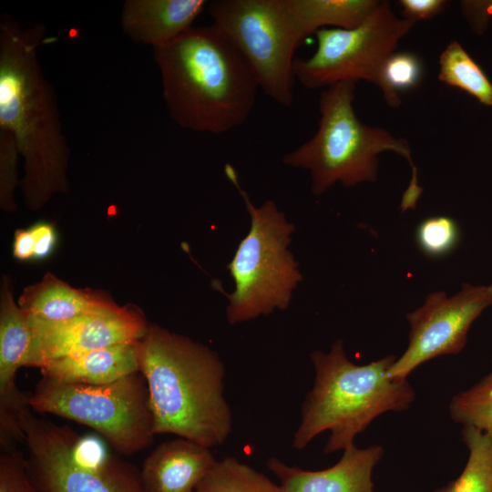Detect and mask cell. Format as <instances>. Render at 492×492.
<instances>
[{
    "mask_svg": "<svg viewBox=\"0 0 492 492\" xmlns=\"http://www.w3.org/2000/svg\"><path fill=\"white\" fill-rule=\"evenodd\" d=\"M31 339L27 315L14 299L11 279L3 275L0 290L1 448L14 447L16 441L23 440L18 415L29 406L28 395L16 386L15 374L25 366Z\"/></svg>",
    "mask_w": 492,
    "mask_h": 492,
    "instance_id": "13",
    "label": "cell"
},
{
    "mask_svg": "<svg viewBox=\"0 0 492 492\" xmlns=\"http://www.w3.org/2000/svg\"><path fill=\"white\" fill-rule=\"evenodd\" d=\"M462 14L476 34H482L492 18V1H462Z\"/></svg>",
    "mask_w": 492,
    "mask_h": 492,
    "instance_id": "28",
    "label": "cell"
},
{
    "mask_svg": "<svg viewBox=\"0 0 492 492\" xmlns=\"http://www.w3.org/2000/svg\"><path fill=\"white\" fill-rule=\"evenodd\" d=\"M0 492H37L28 471L26 457L15 447L1 449Z\"/></svg>",
    "mask_w": 492,
    "mask_h": 492,
    "instance_id": "27",
    "label": "cell"
},
{
    "mask_svg": "<svg viewBox=\"0 0 492 492\" xmlns=\"http://www.w3.org/2000/svg\"><path fill=\"white\" fill-rule=\"evenodd\" d=\"M216 461L209 447L179 437L152 450L140 477L146 492H194Z\"/></svg>",
    "mask_w": 492,
    "mask_h": 492,
    "instance_id": "15",
    "label": "cell"
},
{
    "mask_svg": "<svg viewBox=\"0 0 492 492\" xmlns=\"http://www.w3.org/2000/svg\"><path fill=\"white\" fill-rule=\"evenodd\" d=\"M20 152L15 137L0 129V208L5 212L16 208L14 193L18 185L17 164Z\"/></svg>",
    "mask_w": 492,
    "mask_h": 492,
    "instance_id": "25",
    "label": "cell"
},
{
    "mask_svg": "<svg viewBox=\"0 0 492 492\" xmlns=\"http://www.w3.org/2000/svg\"><path fill=\"white\" fill-rule=\"evenodd\" d=\"M377 0H285L293 26L304 40L318 30L352 29L359 26L370 15Z\"/></svg>",
    "mask_w": 492,
    "mask_h": 492,
    "instance_id": "19",
    "label": "cell"
},
{
    "mask_svg": "<svg viewBox=\"0 0 492 492\" xmlns=\"http://www.w3.org/2000/svg\"><path fill=\"white\" fill-rule=\"evenodd\" d=\"M310 357L315 377L293 436L295 449L305 448L316 436L330 431L323 453L344 451L375 417L388 411L405 410L415 400L407 380L388 375L395 355L358 365L347 358L343 341L338 340L329 353L315 350Z\"/></svg>",
    "mask_w": 492,
    "mask_h": 492,
    "instance_id": "4",
    "label": "cell"
},
{
    "mask_svg": "<svg viewBox=\"0 0 492 492\" xmlns=\"http://www.w3.org/2000/svg\"><path fill=\"white\" fill-rule=\"evenodd\" d=\"M28 405L37 413L91 427L120 455L138 453L154 440L149 390L140 372L100 384L42 376L28 395Z\"/></svg>",
    "mask_w": 492,
    "mask_h": 492,
    "instance_id": "8",
    "label": "cell"
},
{
    "mask_svg": "<svg viewBox=\"0 0 492 492\" xmlns=\"http://www.w3.org/2000/svg\"><path fill=\"white\" fill-rule=\"evenodd\" d=\"M35 238L30 229H18L15 232L13 255L19 261L34 259Z\"/></svg>",
    "mask_w": 492,
    "mask_h": 492,
    "instance_id": "31",
    "label": "cell"
},
{
    "mask_svg": "<svg viewBox=\"0 0 492 492\" xmlns=\"http://www.w3.org/2000/svg\"><path fill=\"white\" fill-rule=\"evenodd\" d=\"M35 238L34 259L43 260L53 251L56 234L55 228L48 222H38L31 227Z\"/></svg>",
    "mask_w": 492,
    "mask_h": 492,
    "instance_id": "30",
    "label": "cell"
},
{
    "mask_svg": "<svg viewBox=\"0 0 492 492\" xmlns=\"http://www.w3.org/2000/svg\"><path fill=\"white\" fill-rule=\"evenodd\" d=\"M383 74L388 89L398 95L399 90L413 88L419 83L422 64L412 53H393L384 64Z\"/></svg>",
    "mask_w": 492,
    "mask_h": 492,
    "instance_id": "26",
    "label": "cell"
},
{
    "mask_svg": "<svg viewBox=\"0 0 492 492\" xmlns=\"http://www.w3.org/2000/svg\"><path fill=\"white\" fill-rule=\"evenodd\" d=\"M224 171L241 196L251 218L250 231L227 265L235 288L231 294L224 292L229 301L226 315L230 323L236 324L267 315L275 309L285 310L302 275L288 249L293 224L271 200L261 207L254 206L231 165L227 164Z\"/></svg>",
    "mask_w": 492,
    "mask_h": 492,
    "instance_id": "6",
    "label": "cell"
},
{
    "mask_svg": "<svg viewBox=\"0 0 492 492\" xmlns=\"http://www.w3.org/2000/svg\"><path fill=\"white\" fill-rule=\"evenodd\" d=\"M459 238L456 222L447 216L426 218L415 231L417 246L423 253L433 258H440L453 251Z\"/></svg>",
    "mask_w": 492,
    "mask_h": 492,
    "instance_id": "24",
    "label": "cell"
},
{
    "mask_svg": "<svg viewBox=\"0 0 492 492\" xmlns=\"http://www.w3.org/2000/svg\"><path fill=\"white\" fill-rule=\"evenodd\" d=\"M438 78L471 95L479 103L492 107V83L457 41L450 42L441 53Z\"/></svg>",
    "mask_w": 492,
    "mask_h": 492,
    "instance_id": "20",
    "label": "cell"
},
{
    "mask_svg": "<svg viewBox=\"0 0 492 492\" xmlns=\"http://www.w3.org/2000/svg\"><path fill=\"white\" fill-rule=\"evenodd\" d=\"M206 5L205 0H127L121 26L133 42L155 48L190 29Z\"/></svg>",
    "mask_w": 492,
    "mask_h": 492,
    "instance_id": "16",
    "label": "cell"
},
{
    "mask_svg": "<svg viewBox=\"0 0 492 492\" xmlns=\"http://www.w3.org/2000/svg\"><path fill=\"white\" fill-rule=\"evenodd\" d=\"M141 340L77 355L54 359L39 367L41 375L63 382L108 384L140 370Z\"/></svg>",
    "mask_w": 492,
    "mask_h": 492,
    "instance_id": "17",
    "label": "cell"
},
{
    "mask_svg": "<svg viewBox=\"0 0 492 492\" xmlns=\"http://www.w3.org/2000/svg\"><path fill=\"white\" fill-rule=\"evenodd\" d=\"M356 83L343 81L326 87L319 97L320 119L314 135L300 147L284 155L285 165L307 169L312 178V192L322 195L336 182L353 187L377 179L378 155L395 152L410 164L413 176L405 192L408 198H419L407 140L396 138L384 128L371 127L356 116L353 102Z\"/></svg>",
    "mask_w": 492,
    "mask_h": 492,
    "instance_id": "5",
    "label": "cell"
},
{
    "mask_svg": "<svg viewBox=\"0 0 492 492\" xmlns=\"http://www.w3.org/2000/svg\"><path fill=\"white\" fill-rule=\"evenodd\" d=\"M27 318L32 339L25 366L38 368L54 359L141 340L149 325L134 305L116 304L63 322Z\"/></svg>",
    "mask_w": 492,
    "mask_h": 492,
    "instance_id": "12",
    "label": "cell"
},
{
    "mask_svg": "<svg viewBox=\"0 0 492 492\" xmlns=\"http://www.w3.org/2000/svg\"><path fill=\"white\" fill-rule=\"evenodd\" d=\"M116 304L101 292L72 287L50 272L26 287L18 299L28 316L47 322L70 320Z\"/></svg>",
    "mask_w": 492,
    "mask_h": 492,
    "instance_id": "18",
    "label": "cell"
},
{
    "mask_svg": "<svg viewBox=\"0 0 492 492\" xmlns=\"http://www.w3.org/2000/svg\"><path fill=\"white\" fill-rule=\"evenodd\" d=\"M45 32L42 25L23 27L9 14L0 18V129L15 138L24 159L20 187L32 210L69 190L70 149L56 91L36 55Z\"/></svg>",
    "mask_w": 492,
    "mask_h": 492,
    "instance_id": "1",
    "label": "cell"
},
{
    "mask_svg": "<svg viewBox=\"0 0 492 492\" xmlns=\"http://www.w3.org/2000/svg\"><path fill=\"white\" fill-rule=\"evenodd\" d=\"M194 492H283L262 473L234 457L217 460Z\"/></svg>",
    "mask_w": 492,
    "mask_h": 492,
    "instance_id": "22",
    "label": "cell"
},
{
    "mask_svg": "<svg viewBox=\"0 0 492 492\" xmlns=\"http://www.w3.org/2000/svg\"><path fill=\"white\" fill-rule=\"evenodd\" d=\"M383 456L378 445L366 448L354 445L335 465L323 470H303L276 457L268 459L267 466L279 478L283 492H374L372 472Z\"/></svg>",
    "mask_w": 492,
    "mask_h": 492,
    "instance_id": "14",
    "label": "cell"
},
{
    "mask_svg": "<svg viewBox=\"0 0 492 492\" xmlns=\"http://www.w3.org/2000/svg\"><path fill=\"white\" fill-rule=\"evenodd\" d=\"M492 305V284L463 283L456 294L444 292L427 295L424 304L406 314L409 343L388 371L395 380H407L418 365L433 358L458 354L466 343L468 330L483 311Z\"/></svg>",
    "mask_w": 492,
    "mask_h": 492,
    "instance_id": "11",
    "label": "cell"
},
{
    "mask_svg": "<svg viewBox=\"0 0 492 492\" xmlns=\"http://www.w3.org/2000/svg\"><path fill=\"white\" fill-rule=\"evenodd\" d=\"M415 25V21L398 17L388 1H380L355 28L318 30L315 52L308 58L295 57L294 77L312 89L364 80L381 89L389 107L397 108L401 99L388 89L384 67Z\"/></svg>",
    "mask_w": 492,
    "mask_h": 492,
    "instance_id": "9",
    "label": "cell"
},
{
    "mask_svg": "<svg viewBox=\"0 0 492 492\" xmlns=\"http://www.w3.org/2000/svg\"><path fill=\"white\" fill-rule=\"evenodd\" d=\"M462 438L469 456L460 476L436 492H492V435L464 426Z\"/></svg>",
    "mask_w": 492,
    "mask_h": 492,
    "instance_id": "21",
    "label": "cell"
},
{
    "mask_svg": "<svg viewBox=\"0 0 492 492\" xmlns=\"http://www.w3.org/2000/svg\"><path fill=\"white\" fill-rule=\"evenodd\" d=\"M154 433L173 434L209 448L232 429L223 395L225 367L218 354L190 338L149 323L140 344V370Z\"/></svg>",
    "mask_w": 492,
    "mask_h": 492,
    "instance_id": "2",
    "label": "cell"
},
{
    "mask_svg": "<svg viewBox=\"0 0 492 492\" xmlns=\"http://www.w3.org/2000/svg\"><path fill=\"white\" fill-rule=\"evenodd\" d=\"M172 120L195 132L222 134L246 121L258 85L229 40L212 25L192 26L153 48Z\"/></svg>",
    "mask_w": 492,
    "mask_h": 492,
    "instance_id": "3",
    "label": "cell"
},
{
    "mask_svg": "<svg viewBox=\"0 0 492 492\" xmlns=\"http://www.w3.org/2000/svg\"><path fill=\"white\" fill-rule=\"evenodd\" d=\"M399 4L404 18L415 21L427 20L439 15L447 5L445 0H401Z\"/></svg>",
    "mask_w": 492,
    "mask_h": 492,
    "instance_id": "29",
    "label": "cell"
},
{
    "mask_svg": "<svg viewBox=\"0 0 492 492\" xmlns=\"http://www.w3.org/2000/svg\"><path fill=\"white\" fill-rule=\"evenodd\" d=\"M211 25L233 46L258 87L280 106L293 99L294 52L302 40L285 0H216L209 4Z\"/></svg>",
    "mask_w": 492,
    "mask_h": 492,
    "instance_id": "10",
    "label": "cell"
},
{
    "mask_svg": "<svg viewBox=\"0 0 492 492\" xmlns=\"http://www.w3.org/2000/svg\"><path fill=\"white\" fill-rule=\"evenodd\" d=\"M449 413L454 422L492 435V371L469 389L454 395Z\"/></svg>",
    "mask_w": 492,
    "mask_h": 492,
    "instance_id": "23",
    "label": "cell"
},
{
    "mask_svg": "<svg viewBox=\"0 0 492 492\" xmlns=\"http://www.w3.org/2000/svg\"><path fill=\"white\" fill-rule=\"evenodd\" d=\"M18 423L37 492H146L140 472L100 439L39 418L29 406Z\"/></svg>",
    "mask_w": 492,
    "mask_h": 492,
    "instance_id": "7",
    "label": "cell"
}]
</instances>
